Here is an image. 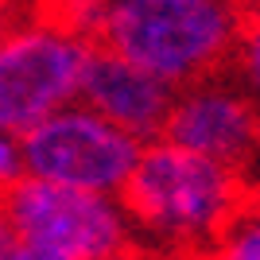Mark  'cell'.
<instances>
[{"instance_id":"cell-14","label":"cell","mask_w":260,"mask_h":260,"mask_svg":"<svg viewBox=\"0 0 260 260\" xmlns=\"http://www.w3.org/2000/svg\"><path fill=\"white\" fill-rule=\"evenodd\" d=\"M8 245H12V225H8V217H4V210H0V260H4Z\"/></svg>"},{"instance_id":"cell-11","label":"cell","mask_w":260,"mask_h":260,"mask_svg":"<svg viewBox=\"0 0 260 260\" xmlns=\"http://www.w3.org/2000/svg\"><path fill=\"white\" fill-rule=\"evenodd\" d=\"M4 260H70V256H62L58 249H47V245H39V241L12 237V245H8V252H4Z\"/></svg>"},{"instance_id":"cell-10","label":"cell","mask_w":260,"mask_h":260,"mask_svg":"<svg viewBox=\"0 0 260 260\" xmlns=\"http://www.w3.org/2000/svg\"><path fill=\"white\" fill-rule=\"evenodd\" d=\"M23 175V155H20V136L0 132V194L8 190L16 179Z\"/></svg>"},{"instance_id":"cell-2","label":"cell","mask_w":260,"mask_h":260,"mask_svg":"<svg viewBox=\"0 0 260 260\" xmlns=\"http://www.w3.org/2000/svg\"><path fill=\"white\" fill-rule=\"evenodd\" d=\"M245 12L233 0H109L93 43L159 74L175 89L233 62Z\"/></svg>"},{"instance_id":"cell-8","label":"cell","mask_w":260,"mask_h":260,"mask_svg":"<svg viewBox=\"0 0 260 260\" xmlns=\"http://www.w3.org/2000/svg\"><path fill=\"white\" fill-rule=\"evenodd\" d=\"M202 260H260V206H241Z\"/></svg>"},{"instance_id":"cell-15","label":"cell","mask_w":260,"mask_h":260,"mask_svg":"<svg viewBox=\"0 0 260 260\" xmlns=\"http://www.w3.org/2000/svg\"><path fill=\"white\" fill-rule=\"evenodd\" d=\"M233 4H237L245 16H249V12H260V0H233Z\"/></svg>"},{"instance_id":"cell-1","label":"cell","mask_w":260,"mask_h":260,"mask_svg":"<svg viewBox=\"0 0 260 260\" xmlns=\"http://www.w3.org/2000/svg\"><path fill=\"white\" fill-rule=\"evenodd\" d=\"M132 241L159 260H202L245 206L241 171L183 144L152 136L120 186Z\"/></svg>"},{"instance_id":"cell-4","label":"cell","mask_w":260,"mask_h":260,"mask_svg":"<svg viewBox=\"0 0 260 260\" xmlns=\"http://www.w3.org/2000/svg\"><path fill=\"white\" fill-rule=\"evenodd\" d=\"M0 210L12 225V237L39 241L70 260H93L132 245V225L120 194L20 175L0 194Z\"/></svg>"},{"instance_id":"cell-5","label":"cell","mask_w":260,"mask_h":260,"mask_svg":"<svg viewBox=\"0 0 260 260\" xmlns=\"http://www.w3.org/2000/svg\"><path fill=\"white\" fill-rule=\"evenodd\" d=\"M140 144L144 140H136L132 132H124L120 124H113L78 98L23 132L20 155L23 175L66 186H86L101 194H120L132 163L140 155Z\"/></svg>"},{"instance_id":"cell-12","label":"cell","mask_w":260,"mask_h":260,"mask_svg":"<svg viewBox=\"0 0 260 260\" xmlns=\"http://www.w3.org/2000/svg\"><path fill=\"white\" fill-rule=\"evenodd\" d=\"M35 8H39L35 0H0V35L8 31L12 23H20L23 16H31Z\"/></svg>"},{"instance_id":"cell-6","label":"cell","mask_w":260,"mask_h":260,"mask_svg":"<svg viewBox=\"0 0 260 260\" xmlns=\"http://www.w3.org/2000/svg\"><path fill=\"white\" fill-rule=\"evenodd\" d=\"M159 136L241 171L260 152V105L241 82L206 74L175 89Z\"/></svg>"},{"instance_id":"cell-9","label":"cell","mask_w":260,"mask_h":260,"mask_svg":"<svg viewBox=\"0 0 260 260\" xmlns=\"http://www.w3.org/2000/svg\"><path fill=\"white\" fill-rule=\"evenodd\" d=\"M233 70H237V82L249 89V98L260 105V12L245 16L237 51H233Z\"/></svg>"},{"instance_id":"cell-7","label":"cell","mask_w":260,"mask_h":260,"mask_svg":"<svg viewBox=\"0 0 260 260\" xmlns=\"http://www.w3.org/2000/svg\"><path fill=\"white\" fill-rule=\"evenodd\" d=\"M82 101L93 105L113 124H120L124 132H132L136 140H152L163 132L167 109L175 101V86L144 70L140 62L93 43L86 78H82Z\"/></svg>"},{"instance_id":"cell-3","label":"cell","mask_w":260,"mask_h":260,"mask_svg":"<svg viewBox=\"0 0 260 260\" xmlns=\"http://www.w3.org/2000/svg\"><path fill=\"white\" fill-rule=\"evenodd\" d=\"M93 39L35 8L0 35V132L23 136L82 98Z\"/></svg>"},{"instance_id":"cell-13","label":"cell","mask_w":260,"mask_h":260,"mask_svg":"<svg viewBox=\"0 0 260 260\" xmlns=\"http://www.w3.org/2000/svg\"><path fill=\"white\" fill-rule=\"evenodd\" d=\"M93 260H159V256H152L148 249H140V245L132 241V245H124V249H113V252H105V256H93Z\"/></svg>"}]
</instances>
